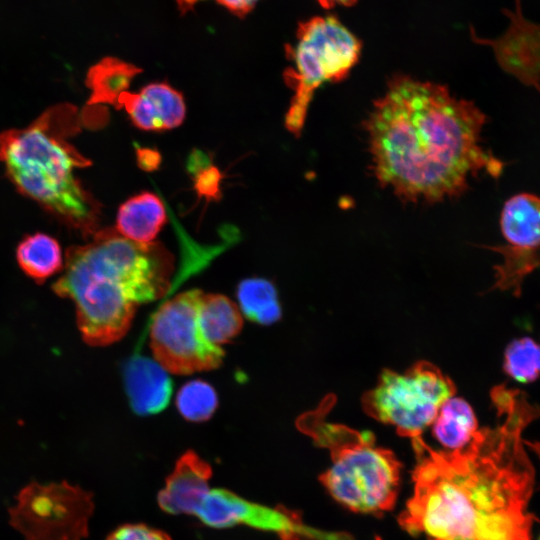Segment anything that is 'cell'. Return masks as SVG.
I'll use <instances>...</instances> for the list:
<instances>
[{
  "label": "cell",
  "mask_w": 540,
  "mask_h": 540,
  "mask_svg": "<svg viewBox=\"0 0 540 540\" xmlns=\"http://www.w3.org/2000/svg\"><path fill=\"white\" fill-rule=\"evenodd\" d=\"M491 399L504 417L495 427L478 429L460 449L423 441L414 450L413 495L398 519L406 532L425 540H532L535 470L522 433L538 408L505 385Z\"/></svg>",
  "instance_id": "1"
},
{
  "label": "cell",
  "mask_w": 540,
  "mask_h": 540,
  "mask_svg": "<svg viewBox=\"0 0 540 540\" xmlns=\"http://www.w3.org/2000/svg\"><path fill=\"white\" fill-rule=\"evenodd\" d=\"M485 114L446 86L398 75L364 122L379 183L408 201L459 196L480 172L498 177L503 163L481 145Z\"/></svg>",
  "instance_id": "2"
},
{
  "label": "cell",
  "mask_w": 540,
  "mask_h": 540,
  "mask_svg": "<svg viewBox=\"0 0 540 540\" xmlns=\"http://www.w3.org/2000/svg\"><path fill=\"white\" fill-rule=\"evenodd\" d=\"M63 268L54 292L74 302L84 341L105 346L127 333L139 304L167 293L174 257L159 242H135L105 228L88 244L70 247Z\"/></svg>",
  "instance_id": "3"
},
{
  "label": "cell",
  "mask_w": 540,
  "mask_h": 540,
  "mask_svg": "<svg viewBox=\"0 0 540 540\" xmlns=\"http://www.w3.org/2000/svg\"><path fill=\"white\" fill-rule=\"evenodd\" d=\"M79 126L75 106L55 105L27 127L0 133V161L23 195L92 236L98 230L100 207L75 175L91 161L68 140Z\"/></svg>",
  "instance_id": "4"
},
{
  "label": "cell",
  "mask_w": 540,
  "mask_h": 540,
  "mask_svg": "<svg viewBox=\"0 0 540 540\" xmlns=\"http://www.w3.org/2000/svg\"><path fill=\"white\" fill-rule=\"evenodd\" d=\"M325 407L326 402L298 422L299 429L315 444L330 451L332 465L321 474V483L352 511L381 513L392 509L400 486V462L391 451L377 447L370 432L325 421Z\"/></svg>",
  "instance_id": "5"
},
{
  "label": "cell",
  "mask_w": 540,
  "mask_h": 540,
  "mask_svg": "<svg viewBox=\"0 0 540 540\" xmlns=\"http://www.w3.org/2000/svg\"><path fill=\"white\" fill-rule=\"evenodd\" d=\"M294 47L287 46L292 62L284 81L294 94L285 115V127L299 136L314 92L325 82L343 80L357 63L361 43L335 17H314L299 25Z\"/></svg>",
  "instance_id": "6"
},
{
  "label": "cell",
  "mask_w": 540,
  "mask_h": 540,
  "mask_svg": "<svg viewBox=\"0 0 540 540\" xmlns=\"http://www.w3.org/2000/svg\"><path fill=\"white\" fill-rule=\"evenodd\" d=\"M455 393L448 376L435 365L420 361L404 373L384 370L377 385L363 396L362 404L369 416L394 426L413 446Z\"/></svg>",
  "instance_id": "7"
},
{
  "label": "cell",
  "mask_w": 540,
  "mask_h": 540,
  "mask_svg": "<svg viewBox=\"0 0 540 540\" xmlns=\"http://www.w3.org/2000/svg\"><path fill=\"white\" fill-rule=\"evenodd\" d=\"M203 293L191 289L177 294L152 319L150 347L156 362L166 372L188 375L216 369L223 362V349L210 343L199 325Z\"/></svg>",
  "instance_id": "8"
},
{
  "label": "cell",
  "mask_w": 540,
  "mask_h": 540,
  "mask_svg": "<svg viewBox=\"0 0 540 540\" xmlns=\"http://www.w3.org/2000/svg\"><path fill=\"white\" fill-rule=\"evenodd\" d=\"M93 510L92 493L77 485L33 482L18 493L9 522L25 540H84Z\"/></svg>",
  "instance_id": "9"
},
{
  "label": "cell",
  "mask_w": 540,
  "mask_h": 540,
  "mask_svg": "<svg viewBox=\"0 0 540 540\" xmlns=\"http://www.w3.org/2000/svg\"><path fill=\"white\" fill-rule=\"evenodd\" d=\"M193 516L212 528L246 525L274 533L281 540H345L338 533L305 525L301 516L292 510L258 504L223 488L209 489Z\"/></svg>",
  "instance_id": "10"
},
{
  "label": "cell",
  "mask_w": 540,
  "mask_h": 540,
  "mask_svg": "<svg viewBox=\"0 0 540 540\" xmlns=\"http://www.w3.org/2000/svg\"><path fill=\"white\" fill-rule=\"evenodd\" d=\"M539 199L530 193L509 198L501 211V231L506 245L487 247L500 253L504 261L495 266L496 282L492 289L521 292L524 278L539 265Z\"/></svg>",
  "instance_id": "11"
},
{
  "label": "cell",
  "mask_w": 540,
  "mask_h": 540,
  "mask_svg": "<svg viewBox=\"0 0 540 540\" xmlns=\"http://www.w3.org/2000/svg\"><path fill=\"white\" fill-rule=\"evenodd\" d=\"M116 108H124L132 123L143 131H165L180 126L186 116L181 92L167 83L144 86L139 92H123Z\"/></svg>",
  "instance_id": "12"
},
{
  "label": "cell",
  "mask_w": 540,
  "mask_h": 540,
  "mask_svg": "<svg viewBox=\"0 0 540 540\" xmlns=\"http://www.w3.org/2000/svg\"><path fill=\"white\" fill-rule=\"evenodd\" d=\"M211 476V466L193 451H187L178 459L158 494L160 508L172 515H193L210 489Z\"/></svg>",
  "instance_id": "13"
},
{
  "label": "cell",
  "mask_w": 540,
  "mask_h": 540,
  "mask_svg": "<svg viewBox=\"0 0 540 540\" xmlns=\"http://www.w3.org/2000/svg\"><path fill=\"white\" fill-rule=\"evenodd\" d=\"M124 378L131 406L137 414H155L169 404L172 381L157 362L134 356L125 365Z\"/></svg>",
  "instance_id": "14"
},
{
  "label": "cell",
  "mask_w": 540,
  "mask_h": 540,
  "mask_svg": "<svg viewBox=\"0 0 540 540\" xmlns=\"http://www.w3.org/2000/svg\"><path fill=\"white\" fill-rule=\"evenodd\" d=\"M166 220L162 201L154 193L145 191L129 198L119 207L115 229L132 241L150 243Z\"/></svg>",
  "instance_id": "15"
},
{
  "label": "cell",
  "mask_w": 540,
  "mask_h": 540,
  "mask_svg": "<svg viewBox=\"0 0 540 540\" xmlns=\"http://www.w3.org/2000/svg\"><path fill=\"white\" fill-rule=\"evenodd\" d=\"M199 325L210 343L221 346L239 334L243 319L238 306L228 297L203 293L199 304Z\"/></svg>",
  "instance_id": "16"
},
{
  "label": "cell",
  "mask_w": 540,
  "mask_h": 540,
  "mask_svg": "<svg viewBox=\"0 0 540 540\" xmlns=\"http://www.w3.org/2000/svg\"><path fill=\"white\" fill-rule=\"evenodd\" d=\"M140 71L138 67L117 58L102 59L87 74L86 83L91 90L88 103L115 107L118 97L128 91L129 84Z\"/></svg>",
  "instance_id": "17"
},
{
  "label": "cell",
  "mask_w": 540,
  "mask_h": 540,
  "mask_svg": "<svg viewBox=\"0 0 540 540\" xmlns=\"http://www.w3.org/2000/svg\"><path fill=\"white\" fill-rule=\"evenodd\" d=\"M432 424L436 439L449 450L467 445L478 430L471 406L454 396L442 404Z\"/></svg>",
  "instance_id": "18"
},
{
  "label": "cell",
  "mask_w": 540,
  "mask_h": 540,
  "mask_svg": "<svg viewBox=\"0 0 540 540\" xmlns=\"http://www.w3.org/2000/svg\"><path fill=\"white\" fill-rule=\"evenodd\" d=\"M16 258L20 268L38 283L63 268L59 243L44 233L26 236L17 247Z\"/></svg>",
  "instance_id": "19"
},
{
  "label": "cell",
  "mask_w": 540,
  "mask_h": 540,
  "mask_svg": "<svg viewBox=\"0 0 540 540\" xmlns=\"http://www.w3.org/2000/svg\"><path fill=\"white\" fill-rule=\"evenodd\" d=\"M237 298L244 316L258 324L269 325L281 317V306L274 285L263 278L240 282Z\"/></svg>",
  "instance_id": "20"
},
{
  "label": "cell",
  "mask_w": 540,
  "mask_h": 540,
  "mask_svg": "<svg viewBox=\"0 0 540 540\" xmlns=\"http://www.w3.org/2000/svg\"><path fill=\"white\" fill-rule=\"evenodd\" d=\"M176 406L188 421L209 420L218 406L215 389L205 381L192 380L184 384L177 393Z\"/></svg>",
  "instance_id": "21"
},
{
  "label": "cell",
  "mask_w": 540,
  "mask_h": 540,
  "mask_svg": "<svg viewBox=\"0 0 540 540\" xmlns=\"http://www.w3.org/2000/svg\"><path fill=\"white\" fill-rule=\"evenodd\" d=\"M540 366L539 346L529 337L512 341L504 355V370L513 379L521 383H530L537 379Z\"/></svg>",
  "instance_id": "22"
},
{
  "label": "cell",
  "mask_w": 540,
  "mask_h": 540,
  "mask_svg": "<svg viewBox=\"0 0 540 540\" xmlns=\"http://www.w3.org/2000/svg\"><path fill=\"white\" fill-rule=\"evenodd\" d=\"M106 540H171L164 532L144 524H125L114 530Z\"/></svg>",
  "instance_id": "23"
},
{
  "label": "cell",
  "mask_w": 540,
  "mask_h": 540,
  "mask_svg": "<svg viewBox=\"0 0 540 540\" xmlns=\"http://www.w3.org/2000/svg\"><path fill=\"white\" fill-rule=\"evenodd\" d=\"M221 173L214 167H206L197 172L195 179V189L198 196H203L208 200L219 197L220 195Z\"/></svg>",
  "instance_id": "24"
},
{
  "label": "cell",
  "mask_w": 540,
  "mask_h": 540,
  "mask_svg": "<svg viewBox=\"0 0 540 540\" xmlns=\"http://www.w3.org/2000/svg\"><path fill=\"white\" fill-rule=\"evenodd\" d=\"M183 9H188L191 5L199 0H177ZM219 3L227 7L230 11L237 15L248 13L258 0H217Z\"/></svg>",
  "instance_id": "25"
},
{
  "label": "cell",
  "mask_w": 540,
  "mask_h": 540,
  "mask_svg": "<svg viewBox=\"0 0 540 540\" xmlns=\"http://www.w3.org/2000/svg\"><path fill=\"white\" fill-rule=\"evenodd\" d=\"M139 166L144 170H155L160 164V154L156 150L141 148L137 150Z\"/></svg>",
  "instance_id": "26"
},
{
  "label": "cell",
  "mask_w": 540,
  "mask_h": 540,
  "mask_svg": "<svg viewBox=\"0 0 540 540\" xmlns=\"http://www.w3.org/2000/svg\"><path fill=\"white\" fill-rule=\"evenodd\" d=\"M357 0H318L324 8H332L337 5L349 6L356 2Z\"/></svg>",
  "instance_id": "27"
}]
</instances>
